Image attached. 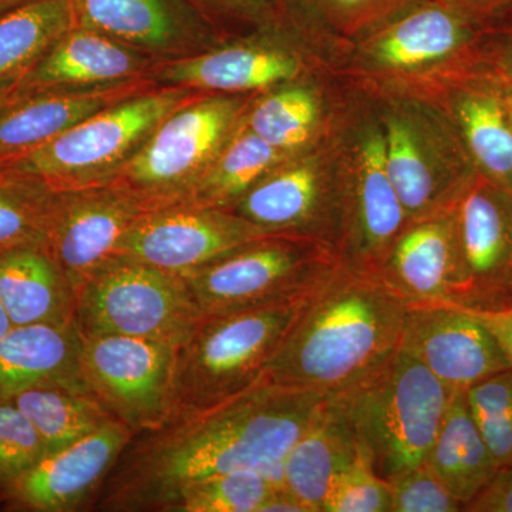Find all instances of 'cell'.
<instances>
[{"mask_svg": "<svg viewBox=\"0 0 512 512\" xmlns=\"http://www.w3.org/2000/svg\"><path fill=\"white\" fill-rule=\"evenodd\" d=\"M146 212L111 185L49 191L47 251L74 293L119 256L121 241Z\"/></svg>", "mask_w": 512, "mask_h": 512, "instance_id": "cell-13", "label": "cell"}, {"mask_svg": "<svg viewBox=\"0 0 512 512\" xmlns=\"http://www.w3.org/2000/svg\"><path fill=\"white\" fill-rule=\"evenodd\" d=\"M451 110L478 174L512 191V127L495 70L467 77L454 90Z\"/></svg>", "mask_w": 512, "mask_h": 512, "instance_id": "cell-26", "label": "cell"}, {"mask_svg": "<svg viewBox=\"0 0 512 512\" xmlns=\"http://www.w3.org/2000/svg\"><path fill=\"white\" fill-rule=\"evenodd\" d=\"M288 156L239 123L227 144L180 204L231 211L237 202Z\"/></svg>", "mask_w": 512, "mask_h": 512, "instance_id": "cell-30", "label": "cell"}, {"mask_svg": "<svg viewBox=\"0 0 512 512\" xmlns=\"http://www.w3.org/2000/svg\"><path fill=\"white\" fill-rule=\"evenodd\" d=\"M493 332L512 367V306L497 312H474Z\"/></svg>", "mask_w": 512, "mask_h": 512, "instance_id": "cell-44", "label": "cell"}, {"mask_svg": "<svg viewBox=\"0 0 512 512\" xmlns=\"http://www.w3.org/2000/svg\"><path fill=\"white\" fill-rule=\"evenodd\" d=\"M439 2L467 13L471 18L480 20L490 28L512 12V0H439Z\"/></svg>", "mask_w": 512, "mask_h": 512, "instance_id": "cell-43", "label": "cell"}, {"mask_svg": "<svg viewBox=\"0 0 512 512\" xmlns=\"http://www.w3.org/2000/svg\"><path fill=\"white\" fill-rule=\"evenodd\" d=\"M362 451L355 427L328 394L286 454L281 484L312 512H322L330 488Z\"/></svg>", "mask_w": 512, "mask_h": 512, "instance_id": "cell-24", "label": "cell"}, {"mask_svg": "<svg viewBox=\"0 0 512 512\" xmlns=\"http://www.w3.org/2000/svg\"><path fill=\"white\" fill-rule=\"evenodd\" d=\"M298 74V59L286 50L269 43H237L161 60L150 79L157 86L197 93L245 94L291 82Z\"/></svg>", "mask_w": 512, "mask_h": 512, "instance_id": "cell-21", "label": "cell"}, {"mask_svg": "<svg viewBox=\"0 0 512 512\" xmlns=\"http://www.w3.org/2000/svg\"><path fill=\"white\" fill-rule=\"evenodd\" d=\"M281 484L262 471L214 474L184 485L167 512H258L269 493Z\"/></svg>", "mask_w": 512, "mask_h": 512, "instance_id": "cell-33", "label": "cell"}, {"mask_svg": "<svg viewBox=\"0 0 512 512\" xmlns=\"http://www.w3.org/2000/svg\"><path fill=\"white\" fill-rule=\"evenodd\" d=\"M158 62L96 30L73 26L23 74L16 93L124 86L151 80Z\"/></svg>", "mask_w": 512, "mask_h": 512, "instance_id": "cell-19", "label": "cell"}, {"mask_svg": "<svg viewBox=\"0 0 512 512\" xmlns=\"http://www.w3.org/2000/svg\"><path fill=\"white\" fill-rule=\"evenodd\" d=\"M80 349L82 333L76 320L12 326L0 340V400L49 384L87 389Z\"/></svg>", "mask_w": 512, "mask_h": 512, "instance_id": "cell-25", "label": "cell"}, {"mask_svg": "<svg viewBox=\"0 0 512 512\" xmlns=\"http://www.w3.org/2000/svg\"><path fill=\"white\" fill-rule=\"evenodd\" d=\"M406 309L376 271L342 262L303 299L265 379L323 394L342 392L399 349Z\"/></svg>", "mask_w": 512, "mask_h": 512, "instance_id": "cell-2", "label": "cell"}, {"mask_svg": "<svg viewBox=\"0 0 512 512\" xmlns=\"http://www.w3.org/2000/svg\"><path fill=\"white\" fill-rule=\"evenodd\" d=\"M407 111H394L383 128L386 167L399 195L407 224L454 210L477 180L476 164L456 126L437 141Z\"/></svg>", "mask_w": 512, "mask_h": 512, "instance_id": "cell-10", "label": "cell"}, {"mask_svg": "<svg viewBox=\"0 0 512 512\" xmlns=\"http://www.w3.org/2000/svg\"><path fill=\"white\" fill-rule=\"evenodd\" d=\"M322 512H392L390 485L377 476L365 448L330 488Z\"/></svg>", "mask_w": 512, "mask_h": 512, "instance_id": "cell-38", "label": "cell"}, {"mask_svg": "<svg viewBox=\"0 0 512 512\" xmlns=\"http://www.w3.org/2000/svg\"><path fill=\"white\" fill-rule=\"evenodd\" d=\"M0 303L12 326L76 320V293L45 247L0 249Z\"/></svg>", "mask_w": 512, "mask_h": 512, "instance_id": "cell-27", "label": "cell"}, {"mask_svg": "<svg viewBox=\"0 0 512 512\" xmlns=\"http://www.w3.org/2000/svg\"><path fill=\"white\" fill-rule=\"evenodd\" d=\"M265 235L235 212L175 204L143 212L121 241L119 256L185 275Z\"/></svg>", "mask_w": 512, "mask_h": 512, "instance_id": "cell-14", "label": "cell"}, {"mask_svg": "<svg viewBox=\"0 0 512 512\" xmlns=\"http://www.w3.org/2000/svg\"><path fill=\"white\" fill-rule=\"evenodd\" d=\"M258 512H312L301 498L296 497L284 485L278 484L265 498Z\"/></svg>", "mask_w": 512, "mask_h": 512, "instance_id": "cell-45", "label": "cell"}, {"mask_svg": "<svg viewBox=\"0 0 512 512\" xmlns=\"http://www.w3.org/2000/svg\"><path fill=\"white\" fill-rule=\"evenodd\" d=\"M45 457L32 421L13 400H0V490L18 480Z\"/></svg>", "mask_w": 512, "mask_h": 512, "instance_id": "cell-37", "label": "cell"}, {"mask_svg": "<svg viewBox=\"0 0 512 512\" xmlns=\"http://www.w3.org/2000/svg\"><path fill=\"white\" fill-rule=\"evenodd\" d=\"M73 26L72 0H28L0 13V79L28 72Z\"/></svg>", "mask_w": 512, "mask_h": 512, "instance_id": "cell-31", "label": "cell"}, {"mask_svg": "<svg viewBox=\"0 0 512 512\" xmlns=\"http://www.w3.org/2000/svg\"><path fill=\"white\" fill-rule=\"evenodd\" d=\"M495 73L498 74V79H500L501 96H503L504 106L507 109L508 119H510L512 127V83L497 70H495Z\"/></svg>", "mask_w": 512, "mask_h": 512, "instance_id": "cell-47", "label": "cell"}, {"mask_svg": "<svg viewBox=\"0 0 512 512\" xmlns=\"http://www.w3.org/2000/svg\"><path fill=\"white\" fill-rule=\"evenodd\" d=\"M376 272L407 305L453 302L460 272L457 207L409 222L387 249Z\"/></svg>", "mask_w": 512, "mask_h": 512, "instance_id": "cell-20", "label": "cell"}, {"mask_svg": "<svg viewBox=\"0 0 512 512\" xmlns=\"http://www.w3.org/2000/svg\"><path fill=\"white\" fill-rule=\"evenodd\" d=\"M49 190L0 178V249L47 248Z\"/></svg>", "mask_w": 512, "mask_h": 512, "instance_id": "cell-34", "label": "cell"}, {"mask_svg": "<svg viewBox=\"0 0 512 512\" xmlns=\"http://www.w3.org/2000/svg\"><path fill=\"white\" fill-rule=\"evenodd\" d=\"M392 512H460L463 505L426 464L390 481Z\"/></svg>", "mask_w": 512, "mask_h": 512, "instance_id": "cell-39", "label": "cell"}, {"mask_svg": "<svg viewBox=\"0 0 512 512\" xmlns=\"http://www.w3.org/2000/svg\"><path fill=\"white\" fill-rule=\"evenodd\" d=\"M198 94L154 86L64 131L49 143L0 164V178L49 191L107 185L136 156L158 124Z\"/></svg>", "mask_w": 512, "mask_h": 512, "instance_id": "cell-4", "label": "cell"}, {"mask_svg": "<svg viewBox=\"0 0 512 512\" xmlns=\"http://www.w3.org/2000/svg\"><path fill=\"white\" fill-rule=\"evenodd\" d=\"M12 329V322H10L8 313L3 309L2 303H0V340L5 338L6 333Z\"/></svg>", "mask_w": 512, "mask_h": 512, "instance_id": "cell-48", "label": "cell"}, {"mask_svg": "<svg viewBox=\"0 0 512 512\" xmlns=\"http://www.w3.org/2000/svg\"><path fill=\"white\" fill-rule=\"evenodd\" d=\"M74 23L156 59L204 52L214 22L192 0H72Z\"/></svg>", "mask_w": 512, "mask_h": 512, "instance_id": "cell-16", "label": "cell"}, {"mask_svg": "<svg viewBox=\"0 0 512 512\" xmlns=\"http://www.w3.org/2000/svg\"><path fill=\"white\" fill-rule=\"evenodd\" d=\"M412 0H275L276 16L338 32L380 22Z\"/></svg>", "mask_w": 512, "mask_h": 512, "instance_id": "cell-36", "label": "cell"}, {"mask_svg": "<svg viewBox=\"0 0 512 512\" xmlns=\"http://www.w3.org/2000/svg\"><path fill=\"white\" fill-rule=\"evenodd\" d=\"M464 511L512 512V466L498 468L490 483L464 507Z\"/></svg>", "mask_w": 512, "mask_h": 512, "instance_id": "cell-41", "label": "cell"}, {"mask_svg": "<svg viewBox=\"0 0 512 512\" xmlns=\"http://www.w3.org/2000/svg\"><path fill=\"white\" fill-rule=\"evenodd\" d=\"M269 235L313 239L339 252L345 238V181L315 161L276 165L231 210Z\"/></svg>", "mask_w": 512, "mask_h": 512, "instance_id": "cell-11", "label": "cell"}, {"mask_svg": "<svg viewBox=\"0 0 512 512\" xmlns=\"http://www.w3.org/2000/svg\"><path fill=\"white\" fill-rule=\"evenodd\" d=\"M157 86L153 80L94 90L16 93L0 107V164L49 143L111 104Z\"/></svg>", "mask_w": 512, "mask_h": 512, "instance_id": "cell-23", "label": "cell"}, {"mask_svg": "<svg viewBox=\"0 0 512 512\" xmlns=\"http://www.w3.org/2000/svg\"><path fill=\"white\" fill-rule=\"evenodd\" d=\"M177 346L117 335H82L87 389L136 434L161 429L180 413Z\"/></svg>", "mask_w": 512, "mask_h": 512, "instance_id": "cell-9", "label": "cell"}, {"mask_svg": "<svg viewBox=\"0 0 512 512\" xmlns=\"http://www.w3.org/2000/svg\"><path fill=\"white\" fill-rule=\"evenodd\" d=\"M248 100L198 93L160 124L110 181L144 211L180 204L237 130Z\"/></svg>", "mask_w": 512, "mask_h": 512, "instance_id": "cell-6", "label": "cell"}, {"mask_svg": "<svg viewBox=\"0 0 512 512\" xmlns=\"http://www.w3.org/2000/svg\"><path fill=\"white\" fill-rule=\"evenodd\" d=\"M453 392L399 346L375 372L329 396L349 417L377 476L390 483L426 461Z\"/></svg>", "mask_w": 512, "mask_h": 512, "instance_id": "cell-3", "label": "cell"}, {"mask_svg": "<svg viewBox=\"0 0 512 512\" xmlns=\"http://www.w3.org/2000/svg\"><path fill=\"white\" fill-rule=\"evenodd\" d=\"M501 73V72H498ZM503 76L507 77L508 80L512 83V73H501Z\"/></svg>", "mask_w": 512, "mask_h": 512, "instance_id": "cell-50", "label": "cell"}, {"mask_svg": "<svg viewBox=\"0 0 512 512\" xmlns=\"http://www.w3.org/2000/svg\"><path fill=\"white\" fill-rule=\"evenodd\" d=\"M343 181L346 228L340 258L346 264L376 271L407 225L406 212L387 173L382 128L367 131L357 148L356 165Z\"/></svg>", "mask_w": 512, "mask_h": 512, "instance_id": "cell-18", "label": "cell"}, {"mask_svg": "<svg viewBox=\"0 0 512 512\" xmlns=\"http://www.w3.org/2000/svg\"><path fill=\"white\" fill-rule=\"evenodd\" d=\"M400 346L453 390H468L511 369L503 348L483 320L454 303L407 305Z\"/></svg>", "mask_w": 512, "mask_h": 512, "instance_id": "cell-15", "label": "cell"}, {"mask_svg": "<svg viewBox=\"0 0 512 512\" xmlns=\"http://www.w3.org/2000/svg\"><path fill=\"white\" fill-rule=\"evenodd\" d=\"M39 433L45 456L79 443L116 421L89 389L49 384L13 397Z\"/></svg>", "mask_w": 512, "mask_h": 512, "instance_id": "cell-29", "label": "cell"}, {"mask_svg": "<svg viewBox=\"0 0 512 512\" xmlns=\"http://www.w3.org/2000/svg\"><path fill=\"white\" fill-rule=\"evenodd\" d=\"M22 76H10L5 77V79H0V107L12 99L13 94H15L16 89H18Z\"/></svg>", "mask_w": 512, "mask_h": 512, "instance_id": "cell-46", "label": "cell"}, {"mask_svg": "<svg viewBox=\"0 0 512 512\" xmlns=\"http://www.w3.org/2000/svg\"><path fill=\"white\" fill-rule=\"evenodd\" d=\"M25 2H28V0H0V13L16 8V6L22 5Z\"/></svg>", "mask_w": 512, "mask_h": 512, "instance_id": "cell-49", "label": "cell"}, {"mask_svg": "<svg viewBox=\"0 0 512 512\" xmlns=\"http://www.w3.org/2000/svg\"><path fill=\"white\" fill-rule=\"evenodd\" d=\"M460 272L454 305L473 312L512 306V191L478 175L457 205Z\"/></svg>", "mask_w": 512, "mask_h": 512, "instance_id": "cell-12", "label": "cell"}, {"mask_svg": "<svg viewBox=\"0 0 512 512\" xmlns=\"http://www.w3.org/2000/svg\"><path fill=\"white\" fill-rule=\"evenodd\" d=\"M342 262L339 252L322 242L265 235L183 276L205 318L299 301Z\"/></svg>", "mask_w": 512, "mask_h": 512, "instance_id": "cell-7", "label": "cell"}, {"mask_svg": "<svg viewBox=\"0 0 512 512\" xmlns=\"http://www.w3.org/2000/svg\"><path fill=\"white\" fill-rule=\"evenodd\" d=\"M204 319L183 275L117 256L77 295L84 336H130L181 345Z\"/></svg>", "mask_w": 512, "mask_h": 512, "instance_id": "cell-8", "label": "cell"}, {"mask_svg": "<svg viewBox=\"0 0 512 512\" xmlns=\"http://www.w3.org/2000/svg\"><path fill=\"white\" fill-rule=\"evenodd\" d=\"M372 40L369 55L387 69L443 62L484 40L490 26L439 0L403 6Z\"/></svg>", "mask_w": 512, "mask_h": 512, "instance_id": "cell-22", "label": "cell"}, {"mask_svg": "<svg viewBox=\"0 0 512 512\" xmlns=\"http://www.w3.org/2000/svg\"><path fill=\"white\" fill-rule=\"evenodd\" d=\"M424 464L463 508L490 483L500 468L473 419L466 390H454L451 394L439 433Z\"/></svg>", "mask_w": 512, "mask_h": 512, "instance_id": "cell-28", "label": "cell"}, {"mask_svg": "<svg viewBox=\"0 0 512 512\" xmlns=\"http://www.w3.org/2000/svg\"><path fill=\"white\" fill-rule=\"evenodd\" d=\"M328 394L269 382L181 412L136 434L96 497L99 510L165 511L184 485L214 474L262 471L281 481L282 463Z\"/></svg>", "mask_w": 512, "mask_h": 512, "instance_id": "cell-1", "label": "cell"}, {"mask_svg": "<svg viewBox=\"0 0 512 512\" xmlns=\"http://www.w3.org/2000/svg\"><path fill=\"white\" fill-rule=\"evenodd\" d=\"M485 39H490V46H493L488 52V59L493 63L491 69L512 73V12L494 23Z\"/></svg>", "mask_w": 512, "mask_h": 512, "instance_id": "cell-42", "label": "cell"}, {"mask_svg": "<svg viewBox=\"0 0 512 512\" xmlns=\"http://www.w3.org/2000/svg\"><path fill=\"white\" fill-rule=\"evenodd\" d=\"M315 94L301 86H285L251 103L241 123L285 156L293 157L318 128Z\"/></svg>", "mask_w": 512, "mask_h": 512, "instance_id": "cell-32", "label": "cell"}, {"mask_svg": "<svg viewBox=\"0 0 512 512\" xmlns=\"http://www.w3.org/2000/svg\"><path fill=\"white\" fill-rule=\"evenodd\" d=\"M303 299L205 316L177 350L180 413L225 402L264 379Z\"/></svg>", "mask_w": 512, "mask_h": 512, "instance_id": "cell-5", "label": "cell"}, {"mask_svg": "<svg viewBox=\"0 0 512 512\" xmlns=\"http://www.w3.org/2000/svg\"><path fill=\"white\" fill-rule=\"evenodd\" d=\"M133 431L116 420L73 446L45 456L3 488L9 507L36 512L77 511L97 497Z\"/></svg>", "mask_w": 512, "mask_h": 512, "instance_id": "cell-17", "label": "cell"}, {"mask_svg": "<svg viewBox=\"0 0 512 512\" xmlns=\"http://www.w3.org/2000/svg\"><path fill=\"white\" fill-rule=\"evenodd\" d=\"M466 396L498 467L512 466V367L474 384Z\"/></svg>", "mask_w": 512, "mask_h": 512, "instance_id": "cell-35", "label": "cell"}, {"mask_svg": "<svg viewBox=\"0 0 512 512\" xmlns=\"http://www.w3.org/2000/svg\"><path fill=\"white\" fill-rule=\"evenodd\" d=\"M212 20H238V22H264L275 18V0H192Z\"/></svg>", "mask_w": 512, "mask_h": 512, "instance_id": "cell-40", "label": "cell"}]
</instances>
